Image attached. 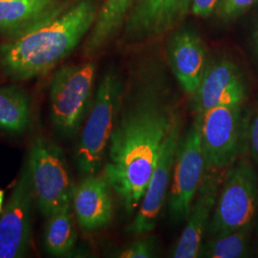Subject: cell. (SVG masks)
<instances>
[{
  "label": "cell",
  "mask_w": 258,
  "mask_h": 258,
  "mask_svg": "<svg viewBox=\"0 0 258 258\" xmlns=\"http://www.w3.org/2000/svg\"><path fill=\"white\" fill-rule=\"evenodd\" d=\"M253 222L218 237L203 242L199 257L241 258L249 255Z\"/></svg>",
  "instance_id": "ffe728a7"
},
{
  "label": "cell",
  "mask_w": 258,
  "mask_h": 258,
  "mask_svg": "<svg viewBox=\"0 0 258 258\" xmlns=\"http://www.w3.org/2000/svg\"><path fill=\"white\" fill-rule=\"evenodd\" d=\"M194 118L199 122L206 169L231 166L247 145L249 119L243 105L214 107Z\"/></svg>",
  "instance_id": "52a82bcc"
},
{
  "label": "cell",
  "mask_w": 258,
  "mask_h": 258,
  "mask_svg": "<svg viewBox=\"0 0 258 258\" xmlns=\"http://www.w3.org/2000/svg\"><path fill=\"white\" fill-rule=\"evenodd\" d=\"M74 0H0V34L14 40L43 26Z\"/></svg>",
  "instance_id": "5bb4252c"
},
{
  "label": "cell",
  "mask_w": 258,
  "mask_h": 258,
  "mask_svg": "<svg viewBox=\"0 0 258 258\" xmlns=\"http://www.w3.org/2000/svg\"><path fill=\"white\" fill-rule=\"evenodd\" d=\"M247 146L251 161L258 166V105L249 120Z\"/></svg>",
  "instance_id": "603a6c76"
},
{
  "label": "cell",
  "mask_w": 258,
  "mask_h": 258,
  "mask_svg": "<svg viewBox=\"0 0 258 258\" xmlns=\"http://www.w3.org/2000/svg\"><path fill=\"white\" fill-rule=\"evenodd\" d=\"M257 234H258V224H257Z\"/></svg>",
  "instance_id": "4316f807"
},
{
  "label": "cell",
  "mask_w": 258,
  "mask_h": 258,
  "mask_svg": "<svg viewBox=\"0 0 258 258\" xmlns=\"http://www.w3.org/2000/svg\"><path fill=\"white\" fill-rule=\"evenodd\" d=\"M27 160L36 203L45 218L72 203L75 185L64 152L55 142L37 138Z\"/></svg>",
  "instance_id": "8992f818"
},
{
  "label": "cell",
  "mask_w": 258,
  "mask_h": 258,
  "mask_svg": "<svg viewBox=\"0 0 258 258\" xmlns=\"http://www.w3.org/2000/svg\"><path fill=\"white\" fill-rule=\"evenodd\" d=\"M31 102L28 93L19 85L0 87V130L22 134L31 121Z\"/></svg>",
  "instance_id": "ac0fdd59"
},
{
  "label": "cell",
  "mask_w": 258,
  "mask_h": 258,
  "mask_svg": "<svg viewBox=\"0 0 258 258\" xmlns=\"http://www.w3.org/2000/svg\"><path fill=\"white\" fill-rule=\"evenodd\" d=\"M206 170L199 122H194L182 135L168 196V212L174 223L185 221Z\"/></svg>",
  "instance_id": "ba28073f"
},
{
  "label": "cell",
  "mask_w": 258,
  "mask_h": 258,
  "mask_svg": "<svg viewBox=\"0 0 258 258\" xmlns=\"http://www.w3.org/2000/svg\"><path fill=\"white\" fill-rule=\"evenodd\" d=\"M3 202H4V191L2 189H0V213L2 212Z\"/></svg>",
  "instance_id": "484cf974"
},
{
  "label": "cell",
  "mask_w": 258,
  "mask_h": 258,
  "mask_svg": "<svg viewBox=\"0 0 258 258\" xmlns=\"http://www.w3.org/2000/svg\"><path fill=\"white\" fill-rule=\"evenodd\" d=\"M134 0H103L83 44L85 57H93L100 54L119 34L127 18Z\"/></svg>",
  "instance_id": "e0dca14e"
},
{
  "label": "cell",
  "mask_w": 258,
  "mask_h": 258,
  "mask_svg": "<svg viewBox=\"0 0 258 258\" xmlns=\"http://www.w3.org/2000/svg\"><path fill=\"white\" fill-rule=\"evenodd\" d=\"M97 68L91 61L61 66L52 78L49 91L50 120L55 132L72 138L80 131L93 102Z\"/></svg>",
  "instance_id": "277c9868"
},
{
  "label": "cell",
  "mask_w": 258,
  "mask_h": 258,
  "mask_svg": "<svg viewBox=\"0 0 258 258\" xmlns=\"http://www.w3.org/2000/svg\"><path fill=\"white\" fill-rule=\"evenodd\" d=\"M254 45H255V51H256L258 56V22L255 31H254Z\"/></svg>",
  "instance_id": "d4e9b609"
},
{
  "label": "cell",
  "mask_w": 258,
  "mask_h": 258,
  "mask_svg": "<svg viewBox=\"0 0 258 258\" xmlns=\"http://www.w3.org/2000/svg\"><path fill=\"white\" fill-rule=\"evenodd\" d=\"M111 188L104 173L85 176L75 186L72 207L83 231H100L110 224L114 216Z\"/></svg>",
  "instance_id": "2e32d148"
},
{
  "label": "cell",
  "mask_w": 258,
  "mask_h": 258,
  "mask_svg": "<svg viewBox=\"0 0 258 258\" xmlns=\"http://www.w3.org/2000/svg\"><path fill=\"white\" fill-rule=\"evenodd\" d=\"M183 125L184 121L180 115L173 122L162 146L138 211L126 230L130 235L141 236L156 227L171 183L176 153L183 135Z\"/></svg>",
  "instance_id": "9c48e42d"
},
{
  "label": "cell",
  "mask_w": 258,
  "mask_h": 258,
  "mask_svg": "<svg viewBox=\"0 0 258 258\" xmlns=\"http://www.w3.org/2000/svg\"><path fill=\"white\" fill-rule=\"evenodd\" d=\"M0 70H2V69H1V67H0Z\"/></svg>",
  "instance_id": "83f0119b"
},
{
  "label": "cell",
  "mask_w": 258,
  "mask_h": 258,
  "mask_svg": "<svg viewBox=\"0 0 258 258\" xmlns=\"http://www.w3.org/2000/svg\"><path fill=\"white\" fill-rule=\"evenodd\" d=\"M72 203L47 218L43 235L44 249L50 255L60 257L72 252L77 242V232L72 217Z\"/></svg>",
  "instance_id": "d6986e66"
},
{
  "label": "cell",
  "mask_w": 258,
  "mask_h": 258,
  "mask_svg": "<svg viewBox=\"0 0 258 258\" xmlns=\"http://www.w3.org/2000/svg\"><path fill=\"white\" fill-rule=\"evenodd\" d=\"M166 54L176 80L183 91L191 96L201 83L209 63L203 40L191 30H178L167 42Z\"/></svg>",
  "instance_id": "9a60e30c"
},
{
  "label": "cell",
  "mask_w": 258,
  "mask_h": 258,
  "mask_svg": "<svg viewBox=\"0 0 258 258\" xmlns=\"http://www.w3.org/2000/svg\"><path fill=\"white\" fill-rule=\"evenodd\" d=\"M181 115L162 70L145 67L123 94L104 174L128 214L138 211L160 150Z\"/></svg>",
  "instance_id": "6da1fadb"
},
{
  "label": "cell",
  "mask_w": 258,
  "mask_h": 258,
  "mask_svg": "<svg viewBox=\"0 0 258 258\" xmlns=\"http://www.w3.org/2000/svg\"><path fill=\"white\" fill-rule=\"evenodd\" d=\"M220 0H192L190 13L195 17L207 19L215 12Z\"/></svg>",
  "instance_id": "cb8c5ba5"
},
{
  "label": "cell",
  "mask_w": 258,
  "mask_h": 258,
  "mask_svg": "<svg viewBox=\"0 0 258 258\" xmlns=\"http://www.w3.org/2000/svg\"><path fill=\"white\" fill-rule=\"evenodd\" d=\"M96 0H74L59 16L23 37L0 45V67L15 82L47 74L89 34L98 13Z\"/></svg>",
  "instance_id": "7a4b0ae2"
},
{
  "label": "cell",
  "mask_w": 258,
  "mask_h": 258,
  "mask_svg": "<svg viewBox=\"0 0 258 258\" xmlns=\"http://www.w3.org/2000/svg\"><path fill=\"white\" fill-rule=\"evenodd\" d=\"M258 0H220L215 10L216 16L225 21L239 18Z\"/></svg>",
  "instance_id": "7402d4cb"
},
{
  "label": "cell",
  "mask_w": 258,
  "mask_h": 258,
  "mask_svg": "<svg viewBox=\"0 0 258 258\" xmlns=\"http://www.w3.org/2000/svg\"><path fill=\"white\" fill-rule=\"evenodd\" d=\"M35 192L28 160L20 171L9 202L0 216V258L27 254L32 236Z\"/></svg>",
  "instance_id": "30bf717a"
},
{
  "label": "cell",
  "mask_w": 258,
  "mask_h": 258,
  "mask_svg": "<svg viewBox=\"0 0 258 258\" xmlns=\"http://www.w3.org/2000/svg\"><path fill=\"white\" fill-rule=\"evenodd\" d=\"M224 177L221 169H206L185 226L171 252V257H199V251L212 219Z\"/></svg>",
  "instance_id": "4fadbf2b"
},
{
  "label": "cell",
  "mask_w": 258,
  "mask_h": 258,
  "mask_svg": "<svg viewBox=\"0 0 258 258\" xmlns=\"http://www.w3.org/2000/svg\"><path fill=\"white\" fill-rule=\"evenodd\" d=\"M258 209V173L249 160L238 158L224 176L208 233L218 237L251 223Z\"/></svg>",
  "instance_id": "5b68a950"
},
{
  "label": "cell",
  "mask_w": 258,
  "mask_h": 258,
  "mask_svg": "<svg viewBox=\"0 0 258 258\" xmlns=\"http://www.w3.org/2000/svg\"><path fill=\"white\" fill-rule=\"evenodd\" d=\"M123 94L124 84L119 72L115 68L105 71L93 98L75 154L77 166L84 176L97 174L102 167Z\"/></svg>",
  "instance_id": "3957f363"
},
{
  "label": "cell",
  "mask_w": 258,
  "mask_h": 258,
  "mask_svg": "<svg viewBox=\"0 0 258 258\" xmlns=\"http://www.w3.org/2000/svg\"><path fill=\"white\" fill-rule=\"evenodd\" d=\"M157 242L154 237H143L130 243L118 251L115 256L120 258H150L156 256Z\"/></svg>",
  "instance_id": "44dd1931"
},
{
  "label": "cell",
  "mask_w": 258,
  "mask_h": 258,
  "mask_svg": "<svg viewBox=\"0 0 258 258\" xmlns=\"http://www.w3.org/2000/svg\"><path fill=\"white\" fill-rule=\"evenodd\" d=\"M192 0H134L123 24L130 43L145 42L167 34L191 9Z\"/></svg>",
  "instance_id": "8fae6325"
},
{
  "label": "cell",
  "mask_w": 258,
  "mask_h": 258,
  "mask_svg": "<svg viewBox=\"0 0 258 258\" xmlns=\"http://www.w3.org/2000/svg\"><path fill=\"white\" fill-rule=\"evenodd\" d=\"M247 85L239 67L228 58L209 62L202 81L190 96L194 117L214 107L243 105Z\"/></svg>",
  "instance_id": "7c38bea8"
}]
</instances>
